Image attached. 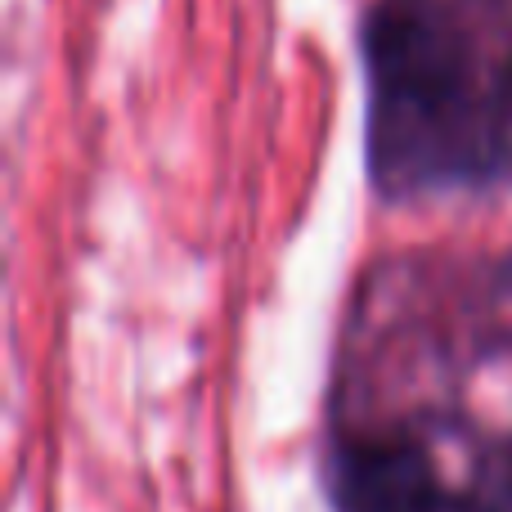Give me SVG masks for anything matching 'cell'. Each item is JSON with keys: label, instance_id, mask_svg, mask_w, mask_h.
<instances>
[{"label": "cell", "instance_id": "6da1fadb", "mask_svg": "<svg viewBox=\"0 0 512 512\" xmlns=\"http://www.w3.org/2000/svg\"><path fill=\"white\" fill-rule=\"evenodd\" d=\"M369 171L391 198L495 189L512 176V9L382 0L364 23Z\"/></svg>", "mask_w": 512, "mask_h": 512}, {"label": "cell", "instance_id": "7a4b0ae2", "mask_svg": "<svg viewBox=\"0 0 512 512\" xmlns=\"http://www.w3.org/2000/svg\"><path fill=\"white\" fill-rule=\"evenodd\" d=\"M328 499L337 512H512L504 495H454L436 477L432 454L396 432H364L333 450Z\"/></svg>", "mask_w": 512, "mask_h": 512}]
</instances>
